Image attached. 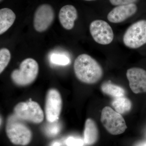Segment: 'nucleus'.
I'll list each match as a JSON object with an SVG mask.
<instances>
[{
    "label": "nucleus",
    "mask_w": 146,
    "mask_h": 146,
    "mask_svg": "<svg viewBox=\"0 0 146 146\" xmlns=\"http://www.w3.org/2000/svg\"><path fill=\"white\" fill-rule=\"evenodd\" d=\"M74 70L77 78L87 84L97 83L103 76L102 66L94 58L86 54L79 55L76 58Z\"/></svg>",
    "instance_id": "1"
},
{
    "label": "nucleus",
    "mask_w": 146,
    "mask_h": 146,
    "mask_svg": "<svg viewBox=\"0 0 146 146\" xmlns=\"http://www.w3.org/2000/svg\"><path fill=\"white\" fill-rule=\"evenodd\" d=\"M15 114L9 116L6 125L7 135L11 142L18 145H28L32 138V132L29 127Z\"/></svg>",
    "instance_id": "2"
},
{
    "label": "nucleus",
    "mask_w": 146,
    "mask_h": 146,
    "mask_svg": "<svg viewBox=\"0 0 146 146\" xmlns=\"http://www.w3.org/2000/svg\"><path fill=\"white\" fill-rule=\"evenodd\" d=\"M39 69V65L36 60L27 58L22 61L19 69L12 72L11 77L13 82L18 86H28L36 79Z\"/></svg>",
    "instance_id": "3"
},
{
    "label": "nucleus",
    "mask_w": 146,
    "mask_h": 146,
    "mask_svg": "<svg viewBox=\"0 0 146 146\" xmlns=\"http://www.w3.org/2000/svg\"><path fill=\"white\" fill-rule=\"evenodd\" d=\"M123 42L126 46L137 49L146 44V20L133 23L128 28L123 36Z\"/></svg>",
    "instance_id": "4"
},
{
    "label": "nucleus",
    "mask_w": 146,
    "mask_h": 146,
    "mask_svg": "<svg viewBox=\"0 0 146 146\" xmlns=\"http://www.w3.org/2000/svg\"><path fill=\"white\" fill-rule=\"evenodd\" d=\"M101 121L106 130L112 135L121 134L127 129L125 121L121 114L109 106L103 109Z\"/></svg>",
    "instance_id": "5"
},
{
    "label": "nucleus",
    "mask_w": 146,
    "mask_h": 146,
    "mask_svg": "<svg viewBox=\"0 0 146 146\" xmlns=\"http://www.w3.org/2000/svg\"><path fill=\"white\" fill-rule=\"evenodd\" d=\"M14 112L21 119L35 123L42 122L44 119L42 108L37 103L32 101L19 103L14 107Z\"/></svg>",
    "instance_id": "6"
},
{
    "label": "nucleus",
    "mask_w": 146,
    "mask_h": 146,
    "mask_svg": "<svg viewBox=\"0 0 146 146\" xmlns=\"http://www.w3.org/2000/svg\"><path fill=\"white\" fill-rule=\"evenodd\" d=\"M89 31L94 41L100 44H109L114 39V33L112 27L103 20L93 21L89 26Z\"/></svg>",
    "instance_id": "7"
},
{
    "label": "nucleus",
    "mask_w": 146,
    "mask_h": 146,
    "mask_svg": "<svg viewBox=\"0 0 146 146\" xmlns=\"http://www.w3.org/2000/svg\"><path fill=\"white\" fill-rule=\"evenodd\" d=\"M62 108V100L59 91L55 89H50L47 92L45 102V112L49 122L58 119Z\"/></svg>",
    "instance_id": "8"
},
{
    "label": "nucleus",
    "mask_w": 146,
    "mask_h": 146,
    "mask_svg": "<svg viewBox=\"0 0 146 146\" xmlns=\"http://www.w3.org/2000/svg\"><path fill=\"white\" fill-rule=\"evenodd\" d=\"M54 18V11L50 5L44 4L39 6L33 18L35 29L39 33L46 31L52 23Z\"/></svg>",
    "instance_id": "9"
},
{
    "label": "nucleus",
    "mask_w": 146,
    "mask_h": 146,
    "mask_svg": "<svg viewBox=\"0 0 146 146\" xmlns=\"http://www.w3.org/2000/svg\"><path fill=\"white\" fill-rule=\"evenodd\" d=\"M131 89L135 94L146 93V71L139 68H132L126 73Z\"/></svg>",
    "instance_id": "10"
},
{
    "label": "nucleus",
    "mask_w": 146,
    "mask_h": 146,
    "mask_svg": "<svg viewBox=\"0 0 146 146\" xmlns=\"http://www.w3.org/2000/svg\"><path fill=\"white\" fill-rule=\"evenodd\" d=\"M137 9L135 3L117 6L108 13L107 19L110 23H119L133 16Z\"/></svg>",
    "instance_id": "11"
},
{
    "label": "nucleus",
    "mask_w": 146,
    "mask_h": 146,
    "mask_svg": "<svg viewBox=\"0 0 146 146\" xmlns=\"http://www.w3.org/2000/svg\"><path fill=\"white\" fill-rule=\"evenodd\" d=\"M77 18V11L74 6L66 5L60 9L58 18L60 24L65 29H72Z\"/></svg>",
    "instance_id": "12"
},
{
    "label": "nucleus",
    "mask_w": 146,
    "mask_h": 146,
    "mask_svg": "<svg viewBox=\"0 0 146 146\" xmlns=\"http://www.w3.org/2000/svg\"><path fill=\"white\" fill-rule=\"evenodd\" d=\"M99 138V131L96 123L91 118L86 120L84 131V141L89 145L96 143Z\"/></svg>",
    "instance_id": "13"
},
{
    "label": "nucleus",
    "mask_w": 146,
    "mask_h": 146,
    "mask_svg": "<svg viewBox=\"0 0 146 146\" xmlns=\"http://www.w3.org/2000/svg\"><path fill=\"white\" fill-rule=\"evenodd\" d=\"M16 14L9 8L0 10V34L2 35L10 28L16 20Z\"/></svg>",
    "instance_id": "14"
},
{
    "label": "nucleus",
    "mask_w": 146,
    "mask_h": 146,
    "mask_svg": "<svg viewBox=\"0 0 146 146\" xmlns=\"http://www.w3.org/2000/svg\"><path fill=\"white\" fill-rule=\"evenodd\" d=\"M101 90L104 94L115 98L123 97L125 94L124 89L121 87L109 82L103 84Z\"/></svg>",
    "instance_id": "15"
},
{
    "label": "nucleus",
    "mask_w": 146,
    "mask_h": 146,
    "mask_svg": "<svg viewBox=\"0 0 146 146\" xmlns=\"http://www.w3.org/2000/svg\"><path fill=\"white\" fill-rule=\"evenodd\" d=\"M112 105L115 111L120 114L128 112L132 106V103L130 100L123 97L116 98L112 102Z\"/></svg>",
    "instance_id": "16"
},
{
    "label": "nucleus",
    "mask_w": 146,
    "mask_h": 146,
    "mask_svg": "<svg viewBox=\"0 0 146 146\" xmlns=\"http://www.w3.org/2000/svg\"><path fill=\"white\" fill-rule=\"evenodd\" d=\"M11 55L10 51L6 48H3L0 50V73L7 67L10 62Z\"/></svg>",
    "instance_id": "17"
},
{
    "label": "nucleus",
    "mask_w": 146,
    "mask_h": 146,
    "mask_svg": "<svg viewBox=\"0 0 146 146\" xmlns=\"http://www.w3.org/2000/svg\"><path fill=\"white\" fill-rule=\"evenodd\" d=\"M51 62L56 65L65 66L70 63V59L65 54H52L50 56Z\"/></svg>",
    "instance_id": "18"
},
{
    "label": "nucleus",
    "mask_w": 146,
    "mask_h": 146,
    "mask_svg": "<svg viewBox=\"0 0 146 146\" xmlns=\"http://www.w3.org/2000/svg\"><path fill=\"white\" fill-rule=\"evenodd\" d=\"M56 121L53 122H50L45 129V132L47 136L53 137L57 135L61 130V126L59 123Z\"/></svg>",
    "instance_id": "19"
},
{
    "label": "nucleus",
    "mask_w": 146,
    "mask_h": 146,
    "mask_svg": "<svg viewBox=\"0 0 146 146\" xmlns=\"http://www.w3.org/2000/svg\"><path fill=\"white\" fill-rule=\"evenodd\" d=\"M65 143L67 146H83L84 142L82 139L69 137L66 139Z\"/></svg>",
    "instance_id": "20"
},
{
    "label": "nucleus",
    "mask_w": 146,
    "mask_h": 146,
    "mask_svg": "<svg viewBox=\"0 0 146 146\" xmlns=\"http://www.w3.org/2000/svg\"><path fill=\"white\" fill-rule=\"evenodd\" d=\"M138 0H109L112 5L119 6L134 3Z\"/></svg>",
    "instance_id": "21"
},
{
    "label": "nucleus",
    "mask_w": 146,
    "mask_h": 146,
    "mask_svg": "<svg viewBox=\"0 0 146 146\" xmlns=\"http://www.w3.org/2000/svg\"><path fill=\"white\" fill-rule=\"evenodd\" d=\"M134 146H146V141H142L137 143Z\"/></svg>",
    "instance_id": "22"
},
{
    "label": "nucleus",
    "mask_w": 146,
    "mask_h": 146,
    "mask_svg": "<svg viewBox=\"0 0 146 146\" xmlns=\"http://www.w3.org/2000/svg\"><path fill=\"white\" fill-rule=\"evenodd\" d=\"M50 146H61V144L58 141H54L51 144Z\"/></svg>",
    "instance_id": "23"
},
{
    "label": "nucleus",
    "mask_w": 146,
    "mask_h": 146,
    "mask_svg": "<svg viewBox=\"0 0 146 146\" xmlns=\"http://www.w3.org/2000/svg\"><path fill=\"white\" fill-rule=\"evenodd\" d=\"M84 1H95V0H84Z\"/></svg>",
    "instance_id": "24"
},
{
    "label": "nucleus",
    "mask_w": 146,
    "mask_h": 146,
    "mask_svg": "<svg viewBox=\"0 0 146 146\" xmlns=\"http://www.w3.org/2000/svg\"><path fill=\"white\" fill-rule=\"evenodd\" d=\"M1 1H2V0H1Z\"/></svg>",
    "instance_id": "25"
}]
</instances>
